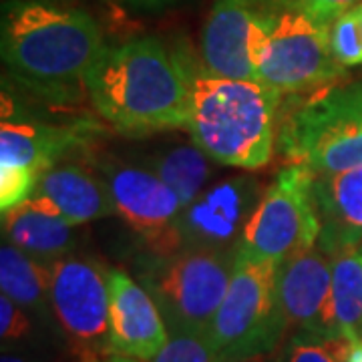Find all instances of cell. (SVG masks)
<instances>
[{"instance_id": "1", "label": "cell", "mask_w": 362, "mask_h": 362, "mask_svg": "<svg viewBox=\"0 0 362 362\" xmlns=\"http://www.w3.org/2000/svg\"><path fill=\"white\" fill-rule=\"evenodd\" d=\"M85 87L97 113L127 137L189 125L192 87L185 59L156 37L105 47Z\"/></svg>"}, {"instance_id": "2", "label": "cell", "mask_w": 362, "mask_h": 362, "mask_svg": "<svg viewBox=\"0 0 362 362\" xmlns=\"http://www.w3.org/2000/svg\"><path fill=\"white\" fill-rule=\"evenodd\" d=\"M101 28L78 8L39 0H4L0 57L23 87L54 103L87 93L90 66L103 52Z\"/></svg>"}, {"instance_id": "3", "label": "cell", "mask_w": 362, "mask_h": 362, "mask_svg": "<svg viewBox=\"0 0 362 362\" xmlns=\"http://www.w3.org/2000/svg\"><path fill=\"white\" fill-rule=\"evenodd\" d=\"M185 66L192 87V141L220 165L264 168L276 147L282 95L259 81L211 75L189 59Z\"/></svg>"}, {"instance_id": "4", "label": "cell", "mask_w": 362, "mask_h": 362, "mask_svg": "<svg viewBox=\"0 0 362 362\" xmlns=\"http://www.w3.org/2000/svg\"><path fill=\"white\" fill-rule=\"evenodd\" d=\"M276 147L314 175L362 168V83L328 85L278 117Z\"/></svg>"}, {"instance_id": "5", "label": "cell", "mask_w": 362, "mask_h": 362, "mask_svg": "<svg viewBox=\"0 0 362 362\" xmlns=\"http://www.w3.org/2000/svg\"><path fill=\"white\" fill-rule=\"evenodd\" d=\"M238 250H180L145 262L139 282L156 300L169 337L207 334L228 292Z\"/></svg>"}, {"instance_id": "6", "label": "cell", "mask_w": 362, "mask_h": 362, "mask_svg": "<svg viewBox=\"0 0 362 362\" xmlns=\"http://www.w3.org/2000/svg\"><path fill=\"white\" fill-rule=\"evenodd\" d=\"M332 21L286 0H274L258 52V81L284 95H304L344 78L330 47Z\"/></svg>"}, {"instance_id": "7", "label": "cell", "mask_w": 362, "mask_h": 362, "mask_svg": "<svg viewBox=\"0 0 362 362\" xmlns=\"http://www.w3.org/2000/svg\"><path fill=\"white\" fill-rule=\"evenodd\" d=\"M278 266L238 254L233 276L220 310L207 330L218 362L274 354L288 334L276 288Z\"/></svg>"}, {"instance_id": "8", "label": "cell", "mask_w": 362, "mask_h": 362, "mask_svg": "<svg viewBox=\"0 0 362 362\" xmlns=\"http://www.w3.org/2000/svg\"><path fill=\"white\" fill-rule=\"evenodd\" d=\"M320 216L314 197V173L304 165L282 168L254 207L238 254L252 262L286 259L318 246Z\"/></svg>"}, {"instance_id": "9", "label": "cell", "mask_w": 362, "mask_h": 362, "mask_svg": "<svg viewBox=\"0 0 362 362\" xmlns=\"http://www.w3.org/2000/svg\"><path fill=\"white\" fill-rule=\"evenodd\" d=\"M109 272L95 259L51 264V308L73 349L87 361L109 354Z\"/></svg>"}, {"instance_id": "10", "label": "cell", "mask_w": 362, "mask_h": 362, "mask_svg": "<svg viewBox=\"0 0 362 362\" xmlns=\"http://www.w3.org/2000/svg\"><path fill=\"white\" fill-rule=\"evenodd\" d=\"M109 187L115 216L141 235L156 256L180 252V220L183 204L180 195L143 165L117 159H93Z\"/></svg>"}, {"instance_id": "11", "label": "cell", "mask_w": 362, "mask_h": 362, "mask_svg": "<svg viewBox=\"0 0 362 362\" xmlns=\"http://www.w3.org/2000/svg\"><path fill=\"white\" fill-rule=\"evenodd\" d=\"M274 0H214L202 33V66L218 77L258 81V52Z\"/></svg>"}, {"instance_id": "12", "label": "cell", "mask_w": 362, "mask_h": 362, "mask_svg": "<svg viewBox=\"0 0 362 362\" xmlns=\"http://www.w3.org/2000/svg\"><path fill=\"white\" fill-rule=\"evenodd\" d=\"M258 202V185L247 177L202 192L177 220L180 250H238Z\"/></svg>"}, {"instance_id": "13", "label": "cell", "mask_w": 362, "mask_h": 362, "mask_svg": "<svg viewBox=\"0 0 362 362\" xmlns=\"http://www.w3.org/2000/svg\"><path fill=\"white\" fill-rule=\"evenodd\" d=\"M278 302L292 332L337 337L332 322V262L318 246L286 259L276 272Z\"/></svg>"}, {"instance_id": "14", "label": "cell", "mask_w": 362, "mask_h": 362, "mask_svg": "<svg viewBox=\"0 0 362 362\" xmlns=\"http://www.w3.org/2000/svg\"><path fill=\"white\" fill-rule=\"evenodd\" d=\"M109 349L151 362L168 344L169 330L156 300L127 272L109 270Z\"/></svg>"}, {"instance_id": "15", "label": "cell", "mask_w": 362, "mask_h": 362, "mask_svg": "<svg viewBox=\"0 0 362 362\" xmlns=\"http://www.w3.org/2000/svg\"><path fill=\"white\" fill-rule=\"evenodd\" d=\"M28 199L71 226H83L115 214L101 173L77 163H57L45 171Z\"/></svg>"}, {"instance_id": "16", "label": "cell", "mask_w": 362, "mask_h": 362, "mask_svg": "<svg viewBox=\"0 0 362 362\" xmlns=\"http://www.w3.org/2000/svg\"><path fill=\"white\" fill-rule=\"evenodd\" d=\"M314 197L320 216L318 247L332 256L358 247L362 240V168L337 175H314Z\"/></svg>"}, {"instance_id": "17", "label": "cell", "mask_w": 362, "mask_h": 362, "mask_svg": "<svg viewBox=\"0 0 362 362\" xmlns=\"http://www.w3.org/2000/svg\"><path fill=\"white\" fill-rule=\"evenodd\" d=\"M75 228L30 199L2 211L4 240L47 266L73 254L78 242Z\"/></svg>"}, {"instance_id": "18", "label": "cell", "mask_w": 362, "mask_h": 362, "mask_svg": "<svg viewBox=\"0 0 362 362\" xmlns=\"http://www.w3.org/2000/svg\"><path fill=\"white\" fill-rule=\"evenodd\" d=\"M78 141L77 129L4 119L0 127V168L25 171L39 181Z\"/></svg>"}, {"instance_id": "19", "label": "cell", "mask_w": 362, "mask_h": 362, "mask_svg": "<svg viewBox=\"0 0 362 362\" xmlns=\"http://www.w3.org/2000/svg\"><path fill=\"white\" fill-rule=\"evenodd\" d=\"M0 288L23 310L33 314L52 310L51 266L26 256L6 240L0 247Z\"/></svg>"}, {"instance_id": "20", "label": "cell", "mask_w": 362, "mask_h": 362, "mask_svg": "<svg viewBox=\"0 0 362 362\" xmlns=\"http://www.w3.org/2000/svg\"><path fill=\"white\" fill-rule=\"evenodd\" d=\"M209 161L211 159L194 141H189L163 147L143 159L141 165L153 171L159 180L180 195L183 206H189L204 192L211 175Z\"/></svg>"}, {"instance_id": "21", "label": "cell", "mask_w": 362, "mask_h": 362, "mask_svg": "<svg viewBox=\"0 0 362 362\" xmlns=\"http://www.w3.org/2000/svg\"><path fill=\"white\" fill-rule=\"evenodd\" d=\"M332 262V322L337 337L362 342V259L358 247L330 256Z\"/></svg>"}, {"instance_id": "22", "label": "cell", "mask_w": 362, "mask_h": 362, "mask_svg": "<svg viewBox=\"0 0 362 362\" xmlns=\"http://www.w3.org/2000/svg\"><path fill=\"white\" fill-rule=\"evenodd\" d=\"M352 342L340 337L292 332L274 352L276 362H346Z\"/></svg>"}, {"instance_id": "23", "label": "cell", "mask_w": 362, "mask_h": 362, "mask_svg": "<svg viewBox=\"0 0 362 362\" xmlns=\"http://www.w3.org/2000/svg\"><path fill=\"white\" fill-rule=\"evenodd\" d=\"M330 47L344 69L362 65V26L358 6L349 8L330 25Z\"/></svg>"}, {"instance_id": "24", "label": "cell", "mask_w": 362, "mask_h": 362, "mask_svg": "<svg viewBox=\"0 0 362 362\" xmlns=\"http://www.w3.org/2000/svg\"><path fill=\"white\" fill-rule=\"evenodd\" d=\"M151 362H218L207 334H173Z\"/></svg>"}, {"instance_id": "25", "label": "cell", "mask_w": 362, "mask_h": 362, "mask_svg": "<svg viewBox=\"0 0 362 362\" xmlns=\"http://www.w3.org/2000/svg\"><path fill=\"white\" fill-rule=\"evenodd\" d=\"M33 322L28 318V312L23 310L16 302L8 296H0V338L2 346L16 344L30 337Z\"/></svg>"}, {"instance_id": "26", "label": "cell", "mask_w": 362, "mask_h": 362, "mask_svg": "<svg viewBox=\"0 0 362 362\" xmlns=\"http://www.w3.org/2000/svg\"><path fill=\"white\" fill-rule=\"evenodd\" d=\"M290 4H296V6H302L310 13L318 14L322 18H328V21H334L338 14H342L349 8H354L358 6L361 0H286Z\"/></svg>"}, {"instance_id": "27", "label": "cell", "mask_w": 362, "mask_h": 362, "mask_svg": "<svg viewBox=\"0 0 362 362\" xmlns=\"http://www.w3.org/2000/svg\"><path fill=\"white\" fill-rule=\"evenodd\" d=\"M123 2H127L131 6H137V8H151V11H156V8L169 6V4H173L177 0H123Z\"/></svg>"}, {"instance_id": "28", "label": "cell", "mask_w": 362, "mask_h": 362, "mask_svg": "<svg viewBox=\"0 0 362 362\" xmlns=\"http://www.w3.org/2000/svg\"><path fill=\"white\" fill-rule=\"evenodd\" d=\"M87 362H141L137 361V358H129V356H121V354H115V352H109V354H105L101 358H93V361Z\"/></svg>"}, {"instance_id": "29", "label": "cell", "mask_w": 362, "mask_h": 362, "mask_svg": "<svg viewBox=\"0 0 362 362\" xmlns=\"http://www.w3.org/2000/svg\"><path fill=\"white\" fill-rule=\"evenodd\" d=\"M346 362H362V342H352L349 361Z\"/></svg>"}, {"instance_id": "30", "label": "cell", "mask_w": 362, "mask_h": 362, "mask_svg": "<svg viewBox=\"0 0 362 362\" xmlns=\"http://www.w3.org/2000/svg\"><path fill=\"white\" fill-rule=\"evenodd\" d=\"M232 362H276L274 354H258V356H250V358H240V361Z\"/></svg>"}, {"instance_id": "31", "label": "cell", "mask_w": 362, "mask_h": 362, "mask_svg": "<svg viewBox=\"0 0 362 362\" xmlns=\"http://www.w3.org/2000/svg\"><path fill=\"white\" fill-rule=\"evenodd\" d=\"M0 362H26L23 356H16V354H11V352H2V356H0Z\"/></svg>"}, {"instance_id": "32", "label": "cell", "mask_w": 362, "mask_h": 362, "mask_svg": "<svg viewBox=\"0 0 362 362\" xmlns=\"http://www.w3.org/2000/svg\"><path fill=\"white\" fill-rule=\"evenodd\" d=\"M39 2H47V4H57V6H65V4L73 2V0H39Z\"/></svg>"}, {"instance_id": "33", "label": "cell", "mask_w": 362, "mask_h": 362, "mask_svg": "<svg viewBox=\"0 0 362 362\" xmlns=\"http://www.w3.org/2000/svg\"><path fill=\"white\" fill-rule=\"evenodd\" d=\"M358 14H361V26H362V2L358 4Z\"/></svg>"}, {"instance_id": "34", "label": "cell", "mask_w": 362, "mask_h": 362, "mask_svg": "<svg viewBox=\"0 0 362 362\" xmlns=\"http://www.w3.org/2000/svg\"><path fill=\"white\" fill-rule=\"evenodd\" d=\"M358 256H361V259H362V244L358 246Z\"/></svg>"}]
</instances>
